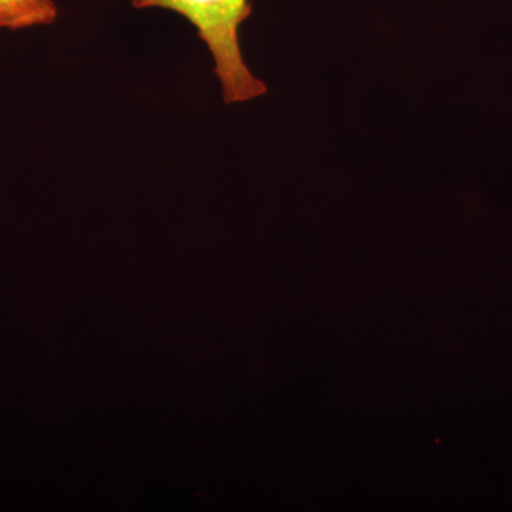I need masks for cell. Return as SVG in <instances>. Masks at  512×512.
I'll use <instances>...</instances> for the list:
<instances>
[{
    "instance_id": "cell-1",
    "label": "cell",
    "mask_w": 512,
    "mask_h": 512,
    "mask_svg": "<svg viewBox=\"0 0 512 512\" xmlns=\"http://www.w3.org/2000/svg\"><path fill=\"white\" fill-rule=\"evenodd\" d=\"M136 9H165L183 16L197 30L214 63L225 104L248 103L268 93L241 49V26L252 15L249 0H133Z\"/></svg>"
},
{
    "instance_id": "cell-2",
    "label": "cell",
    "mask_w": 512,
    "mask_h": 512,
    "mask_svg": "<svg viewBox=\"0 0 512 512\" xmlns=\"http://www.w3.org/2000/svg\"><path fill=\"white\" fill-rule=\"evenodd\" d=\"M59 18L55 0H0V29L22 30L53 25Z\"/></svg>"
}]
</instances>
